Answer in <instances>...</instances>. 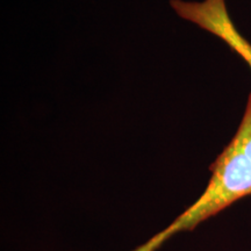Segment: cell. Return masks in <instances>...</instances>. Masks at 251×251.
<instances>
[{"label": "cell", "mask_w": 251, "mask_h": 251, "mask_svg": "<svg viewBox=\"0 0 251 251\" xmlns=\"http://www.w3.org/2000/svg\"><path fill=\"white\" fill-rule=\"evenodd\" d=\"M170 5L181 19L197 25L226 42L251 69V43L244 39L234 25L226 0H170Z\"/></svg>", "instance_id": "obj_1"}, {"label": "cell", "mask_w": 251, "mask_h": 251, "mask_svg": "<svg viewBox=\"0 0 251 251\" xmlns=\"http://www.w3.org/2000/svg\"><path fill=\"white\" fill-rule=\"evenodd\" d=\"M233 141L237 144L249 162L251 163V94L248 98L247 107L244 111L242 121L238 126Z\"/></svg>", "instance_id": "obj_2"}]
</instances>
